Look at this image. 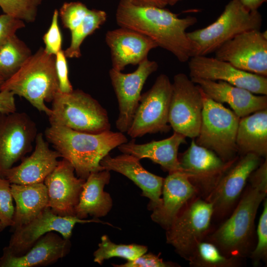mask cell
<instances>
[{
	"mask_svg": "<svg viewBox=\"0 0 267 267\" xmlns=\"http://www.w3.org/2000/svg\"><path fill=\"white\" fill-rule=\"evenodd\" d=\"M105 42L111 53L113 69L123 71L129 65H138L158 47L151 39L134 30L121 27L108 31Z\"/></svg>",
	"mask_w": 267,
	"mask_h": 267,
	"instance_id": "d6986e66",
	"label": "cell"
},
{
	"mask_svg": "<svg viewBox=\"0 0 267 267\" xmlns=\"http://www.w3.org/2000/svg\"><path fill=\"white\" fill-rule=\"evenodd\" d=\"M250 185L230 217L210 236V241L225 255L241 258L250 245L258 209L267 194V179L249 177Z\"/></svg>",
	"mask_w": 267,
	"mask_h": 267,
	"instance_id": "3957f363",
	"label": "cell"
},
{
	"mask_svg": "<svg viewBox=\"0 0 267 267\" xmlns=\"http://www.w3.org/2000/svg\"><path fill=\"white\" fill-rule=\"evenodd\" d=\"M236 162L207 197L206 200L212 204L214 214L224 215L235 204L250 176L260 165V157L248 153Z\"/></svg>",
	"mask_w": 267,
	"mask_h": 267,
	"instance_id": "ac0fdd59",
	"label": "cell"
},
{
	"mask_svg": "<svg viewBox=\"0 0 267 267\" xmlns=\"http://www.w3.org/2000/svg\"><path fill=\"white\" fill-rule=\"evenodd\" d=\"M24 22L6 13L0 15V47L15 35L17 30L25 27Z\"/></svg>",
	"mask_w": 267,
	"mask_h": 267,
	"instance_id": "74e56055",
	"label": "cell"
},
{
	"mask_svg": "<svg viewBox=\"0 0 267 267\" xmlns=\"http://www.w3.org/2000/svg\"><path fill=\"white\" fill-rule=\"evenodd\" d=\"M214 215L212 204L197 199L180 211L166 229V241L187 259L197 244L204 240Z\"/></svg>",
	"mask_w": 267,
	"mask_h": 267,
	"instance_id": "30bf717a",
	"label": "cell"
},
{
	"mask_svg": "<svg viewBox=\"0 0 267 267\" xmlns=\"http://www.w3.org/2000/svg\"><path fill=\"white\" fill-rule=\"evenodd\" d=\"M203 107L196 143L215 152L223 161L236 159V137L240 118L233 111L206 96L202 91Z\"/></svg>",
	"mask_w": 267,
	"mask_h": 267,
	"instance_id": "52a82bcc",
	"label": "cell"
},
{
	"mask_svg": "<svg viewBox=\"0 0 267 267\" xmlns=\"http://www.w3.org/2000/svg\"><path fill=\"white\" fill-rule=\"evenodd\" d=\"M89 222H100L112 226L96 218L85 220L76 216H58L47 207L31 222L15 229L8 245L3 249L19 256L28 251L38 239L49 232H58L64 238L70 239L76 223Z\"/></svg>",
	"mask_w": 267,
	"mask_h": 267,
	"instance_id": "8fae6325",
	"label": "cell"
},
{
	"mask_svg": "<svg viewBox=\"0 0 267 267\" xmlns=\"http://www.w3.org/2000/svg\"><path fill=\"white\" fill-rule=\"evenodd\" d=\"M58 11L55 9L50 26L43 36L45 52L53 55L62 49V37L58 24Z\"/></svg>",
	"mask_w": 267,
	"mask_h": 267,
	"instance_id": "8d00e7d4",
	"label": "cell"
},
{
	"mask_svg": "<svg viewBox=\"0 0 267 267\" xmlns=\"http://www.w3.org/2000/svg\"><path fill=\"white\" fill-rule=\"evenodd\" d=\"M89 10L82 2L72 1L64 2L58 12L64 27L71 31L82 22Z\"/></svg>",
	"mask_w": 267,
	"mask_h": 267,
	"instance_id": "836d02e7",
	"label": "cell"
},
{
	"mask_svg": "<svg viewBox=\"0 0 267 267\" xmlns=\"http://www.w3.org/2000/svg\"><path fill=\"white\" fill-rule=\"evenodd\" d=\"M85 180L76 177L73 166L63 158L44 181L47 188L48 207L58 216H76V207Z\"/></svg>",
	"mask_w": 267,
	"mask_h": 267,
	"instance_id": "e0dca14e",
	"label": "cell"
},
{
	"mask_svg": "<svg viewBox=\"0 0 267 267\" xmlns=\"http://www.w3.org/2000/svg\"><path fill=\"white\" fill-rule=\"evenodd\" d=\"M262 17L258 10L250 11L240 0H231L221 15L208 26L187 33L195 47L194 55L206 56L237 35L253 30H260Z\"/></svg>",
	"mask_w": 267,
	"mask_h": 267,
	"instance_id": "8992f818",
	"label": "cell"
},
{
	"mask_svg": "<svg viewBox=\"0 0 267 267\" xmlns=\"http://www.w3.org/2000/svg\"><path fill=\"white\" fill-rule=\"evenodd\" d=\"M32 55L26 44L14 35L0 47V75L5 80Z\"/></svg>",
	"mask_w": 267,
	"mask_h": 267,
	"instance_id": "f1b7e54d",
	"label": "cell"
},
{
	"mask_svg": "<svg viewBox=\"0 0 267 267\" xmlns=\"http://www.w3.org/2000/svg\"><path fill=\"white\" fill-rule=\"evenodd\" d=\"M264 208L260 217L257 230V244L251 253V258L254 265H258L261 261H265L267 257V201L265 199Z\"/></svg>",
	"mask_w": 267,
	"mask_h": 267,
	"instance_id": "d590c367",
	"label": "cell"
},
{
	"mask_svg": "<svg viewBox=\"0 0 267 267\" xmlns=\"http://www.w3.org/2000/svg\"><path fill=\"white\" fill-rule=\"evenodd\" d=\"M197 191L183 172L169 173L164 180L161 204L152 210V220L166 230Z\"/></svg>",
	"mask_w": 267,
	"mask_h": 267,
	"instance_id": "603a6c76",
	"label": "cell"
},
{
	"mask_svg": "<svg viewBox=\"0 0 267 267\" xmlns=\"http://www.w3.org/2000/svg\"><path fill=\"white\" fill-rule=\"evenodd\" d=\"M134 5L140 6H155L164 8L169 4V0H128Z\"/></svg>",
	"mask_w": 267,
	"mask_h": 267,
	"instance_id": "b9f144b4",
	"label": "cell"
},
{
	"mask_svg": "<svg viewBox=\"0 0 267 267\" xmlns=\"http://www.w3.org/2000/svg\"><path fill=\"white\" fill-rule=\"evenodd\" d=\"M182 134L174 132L169 137L144 144H137L135 138L124 143L118 149L123 153L132 155L138 159L147 158L159 164L169 173L181 171L178 157L179 146L185 142Z\"/></svg>",
	"mask_w": 267,
	"mask_h": 267,
	"instance_id": "d4e9b609",
	"label": "cell"
},
{
	"mask_svg": "<svg viewBox=\"0 0 267 267\" xmlns=\"http://www.w3.org/2000/svg\"><path fill=\"white\" fill-rule=\"evenodd\" d=\"M116 20L119 27L146 36L180 62L188 61L194 55V45L186 32L197 22L194 16L179 18L168 9L137 6L128 0H120Z\"/></svg>",
	"mask_w": 267,
	"mask_h": 267,
	"instance_id": "6da1fadb",
	"label": "cell"
},
{
	"mask_svg": "<svg viewBox=\"0 0 267 267\" xmlns=\"http://www.w3.org/2000/svg\"><path fill=\"white\" fill-rule=\"evenodd\" d=\"M50 231L38 239L25 253L19 256L3 249L0 267H35L53 264L65 257L71 246L70 239Z\"/></svg>",
	"mask_w": 267,
	"mask_h": 267,
	"instance_id": "cb8c5ba5",
	"label": "cell"
},
{
	"mask_svg": "<svg viewBox=\"0 0 267 267\" xmlns=\"http://www.w3.org/2000/svg\"><path fill=\"white\" fill-rule=\"evenodd\" d=\"M237 152L267 155V108L240 119L236 137Z\"/></svg>",
	"mask_w": 267,
	"mask_h": 267,
	"instance_id": "83f0119b",
	"label": "cell"
},
{
	"mask_svg": "<svg viewBox=\"0 0 267 267\" xmlns=\"http://www.w3.org/2000/svg\"><path fill=\"white\" fill-rule=\"evenodd\" d=\"M43 134L38 133L35 139V148L29 157L23 159L17 166L6 171L3 178L11 184H29L44 182L45 178L58 164L61 155L49 147Z\"/></svg>",
	"mask_w": 267,
	"mask_h": 267,
	"instance_id": "ffe728a7",
	"label": "cell"
},
{
	"mask_svg": "<svg viewBox=\"0 0 267 267\" xmlns=\"http://www.w3.org/2000/svg\"><path fill=\"white\" fill-rule=\"evenodd\" d=\"M11 192L15 203L13 217V231L35 219L48 207L47 188L44 182L29 184H11Z\"/></svg>",
	"mask_w": 267,
	"mask_h": 267,
	"instance_id": "4316f807",
	"label": "cell"
},
{
	"mask_svg": "<svg viewBox=\"0 0 267 267\" xmlns=\"http://www.w3.org/2000/svg\"><path fill=\"white\" fill-rule=\"evenodd\" d=\"M106 13L101 10L89 9L82 22L71 31V43L64 50L67 58H79L81 56V45L84 40L102 26L107 20Z\"/></svg>",
	"mask_w": 267,
	"mask_h": 267,
	"instance_id": "4dcf8cb0",
	"label": "cell"
},
{
	"mask_svg": "<svg viewBox=\"0 0 267 267\" xmlns=\"http://www.w3.org/2000/svg\"><path fill=\"white\" fill-rule=\"evenodd\" d=\"M212 100L227 103L240 118L267 108V95H257L249 90L226 82L190 78Z\"/></svg>",
	"mask_w": 267,
	"mask_h": 267,
	"instance_id": "7402d4cb",
	"label": "cell"
},
{
	"mask_svg": "<svg viewBox=\"0 0 267 267\" xmlns=\"http://www.w3.org/2000/svg\"><path fill=\"white\" fill-rule=\"evenodd\" d=\"M172 83L167 75L161 74L152 87L141 94L132 123L127 134L132 138L148 134L167 132Z\"/></svg>",
	"mask_w": 267,
	"mask_h": 267,
	"instance_id": "ba28073f",
	"label": "cell"
},
{
	"mask_svg": "<svg viewBox=\"0 0 267 267\" xmlns=\"http://www.w3.org/2000/svg\"><path fill=\"white\" fill-rule=\"evenodd\" d=\"M43 0H0V7L6 13L27 22H33Z\"/></svg>",
	"mask_w": 267,
	"mask_h": 267,
	"instance_id": "d6a6232c",
	"label": "cell"
},
{
	"mask_svg": "<svg viewBox=\"0 0 267 267\" xmlns=\"http://www.w3.org/2000/svg\"><path fill=\"white\" fill-rule=\"evenodd\" d=\"M203 107L199 87L183 73L175 75L168 116L174 132L186 137L196 138L200 131Z\"/></svg>",
	"mask_w": 267,
	"mask_h": 267,
	"instance_id": "9c48e42d",
	"label": "cell"
},
{
	"mask_svg": "<svg viewBox=\"0 0 267 267\" xmlns=\"http://www.w3.org/2000/svg\"><path fill=\"white\" fill-rule=\"evenodd\" d=\"M147 251V247L144 245L115 244L107 235H104L101 237L98 248L93 253V261L99 265H102L104 260L113 257H120L127 261H132L146 253Z\"/></svg>",
	"mask_w": 267,
	"mask_h": 267,
	"instance_id": "1f68e13d",
	"label": "cell"
},
{
	"mask_svg": "<svg viewBox=\"0 0 267 267\" xmlns=\"http://www.w3.org/2000/svg\"><path fill=\"white\" fill-rule=\"evenodd\" d=\"M180 0H169V4L170 5H174Z\"/></svg>",
	"mask_w": 267,
	"mask_h": 267,
	"instance_id": "ee69618b",
	"label": "cell"
},
{
	"mask_svg": "<svg viewBox=\"0 0 267 267\" xmlns=\"http://www.w3.org/2000/svg\"><path fill=\"white\" fill-rule=\"evenodd\" d=\"M64 50L61 49L55 55L56 73L59 84V90L70 92L73 90L68 77V64Z\"/></svg>",
	"mask_w": 267,
	"mask_h": 267,
	"instance_id": "f35d334b",
	"label": "cell"
},
{
	"mask_svg": "<svg viewBox=\"0 0 267 267\" xmlns=\"http://www.w3.org/2000/svg\"><path fill=\"white\" fill-rule=\"evenodd\" d=\"M14 94L7 90H0V113L8 114L16 111Z\"/></svg>",
	"mask_w": 267,
	"mask_h": 267,
	"instance_id": "60d3db41",
	"label": "cell"
},
{
	"mask_svg": "<svg viewBox=\"0 0 267 267\" xmlns=\"http://www.w3.org/2000/svg\"><path fill=\"white\" fill-rule=\"evenodd\" d=\"M44 136L61 157L71 164L77 176L85 180L91 173L104 170L100 164L101 159L128 141L120 132L91 134L53 125L45 130Z\"/></svg>",
	"mask_w": 267,
	"mask_h": 267,
	"instance_id": "7a4b0ae2",
	"label": "cell"
},
{
	"mask_svg": "<svg viewBox=\"0 0 267 267\" xmlns=\"http://www.w3.org/2000/svg\"><path fill=\"white\" fill-rule=\"evenodd\" d=\"M267 0H240L242 4L250 11L258 10V9Z\"/></svg>",
	"mask_w": 267,
	"mask_h": 267,
	"instance_id": "7bdbcfd3",
	"label": "cell"
},
{
	"mask_svg": "<svg viewBox=\"0 0 267 267\" xmlns=\"http://www.w3.org/2000/svg\"><path fill=\"white\" fill-rule=\"evenodd\" d=\"M0 90H7L25 98L40 112L49 116L51 109L45 102H52L59 90L55 55L40 47L11 77L5 80Z\"/></svg>",
	"mask_w": 267,
	"mask_h": 267,
	"instance_id": "277c9868",
	"label": "cell"
},
{
	"mask_svg": "<svg viewBox=\"0 0 267 267\" xmlns=\"http://www.w3.org/2000/svg\"><path fill=\"white\" fill-rule=\"evenodd\" d=\"M190 78L221 81L245 89L254 94L267 95V78L241 70L216 57L195 55L188 61Z\"/></svg>",
	"mask_w": 267,
	"mask_h": 267,
	"instance_id": "2e32d148",
	"label": "cell"
},
{
	"mask_svg": "<svg viewBox=\"0 0 267 267\" xmlns=\"http://www.w3.org/2000/svg\"><path fill=\"white\" fill-rule=\"evenodd\" d=\"M237 159L225 162L213 151L197 144L195 140L178 158L182 172L197 190L207 196Z\"/></svg>",
	"mask_w": 267,
	"mask_h": 267,
	"instance_id": "9a60e30c",
	"label": "cell"
},
{
	"mask_svg": "<svg viewBox=\"0 0 267 267\" xmlns=\"http://www.w3.org/2000/svg\"><path fill=\"white\" fill-rule=\"evenodd\" d=\"M158 63L148 58L138 65L133 72L125 74L111 68L109 77L118 103L119 113L116 127L119 132L129 129L141 96V90L148 77L156 71Z\"/></svg>",
	"mask_w": 267,
	"mask_h": 267,
	"instance_id": "5bb4252c",
	"label": "cell"
},
{
	"mask_svg": "<svg viewBox=\"0 0 267 267\" xmlns=\"http://www.w3.org/2000/svg\"><path fill=\"white\" fill-rule=\"evenodd\" d=\"M110 171L103 170L91 173L83 185L75 209L76 216L81 219L88 215L98 218L106 216L112 207L110 195L104 191L110 180Z\"/></svg>",
	"mask_w": 267,
	"mask_h": 267,
	"instance_id": "484cf974",
	"label": "cell"
},
{
	"mask_svg": "<svg viewBox=\"0 0 267 267\" xmlns=\"http://www.w3.org/2000/svg\"><path fill=\"white\" fill-rule=\"evenodd\" d=\"M5 80L3 79V78L0 75V87L2 84V83L4 82Z\"/></svg>",
	"mask_w": 267,
	"mask_h": 267,
	"instance_id": "f6af8a7d",
	"label": "cell"
},
{
	"mask_svg": "<svg viewBox=\"0 0 267 267\" xmlns=\"http://www.w3.org/2000/svg\"><path fill=\"white\" fill-rule=\"evenodd\" d=\"M215 52V57L241 70L267 76V31L253 30L242 33Z\"/></svg>",
	"mask_w": 267,
	"mask_h": 267,
	"instance_id": "4fadbf2b",
	"label": "cell"
},
{
	"mask_svg": "<svg viewBox=\"0 0 267 267\" xmlns=\"http://www.w3.org/2000/svg\"><path fill=\"white\" fill-rule=\"evenodd\" d=\"M187 260L194 267H235L240 259L223 254L213 243L203 240L199 242Z\"/></svg>",
	"mask_w": 267,
	"mask_h": 267,
	"instance_id": "f546056e",
	"label": "cell"
},
{
	"mask_svg": "<svg viewBox=\"0 0 267 267\" xmlns=\"http://www.w3.org/2000/svg\"><path fill=\"white\" fill-rule=\"evenodd\" d=\"M1 224L0 222V231H1Z\"/></svg>",
	"mask_w": 267,
	"mask_h": 267,
	"instance_id": "bcb514c9",
	"label": "cell"
},
{
	"mask_svg": "<svg viewBox=\"0 0 267 267\" xmlns=\"http://www.w3.org/2000/svg\"><path fill=\"white\" fill-rule=\"evenodd\" d=\"M175 264L164 261L158 256L152 253L143 254L135 259L127 261L121 265H113L116 267H174Z\"/></svg>",
	"mask_w": 267,
	"mask_h": 267,
	"instance_id": "ab89813d",
	"label": "cell"
},
{
	"mask_svg": "<svg viewBox=\"0 0 267 267\" xmlns=\"http://www.w3.org/2000/svg\"><path fill=\"white\" fill-rule=\"evenodd\" d=\"M37 134L35 123L26 113H0V177L31 151Z\"/></svg>",
	"mask_w": 267,
	"mask_h": 267,
	"instance_id": "7c38bea8",
	"label": "cell"
},
{
	"mask_svg": "<svg viewBox=\"0 0 267 267\" xmlns=\"http://www.w3.org/2000/svg\"><path fill=\"white\" fill-rule=\"evenodd\" d=\"M51 102V113L48 116L50 125L91 134L110 130L106 109L82 90L66 93L58 90Z\"/></svg>",
	"mask_w": 267,
	"mask_h": 267,
	"instance_id": "5b68a950",
	"label": "cell"
},
{
	"mask_svg": "<svg viewBox=\"0 0 267 267\" xmlns=\"http://www.w3.org/2000/svg\"><path fill=\"white\" fill-rule=\"evenodd\" d=\"M139 161L130 154L123 153L113 157L108 154L101 159L100 164L104 170L118 172L132 180L142 190V195L149 199L148 207L152 211L161 204L164 178L147 171Z\"/></svg>",
	"mask_w": 267,
	"mask_h": 267,
	"instance_id": "44dd1931",
	"label": "cell"
},
{
	"mask_svg": "<svg viewBox=\"0 0 267 267\" xmlns=\"http://www.w3.org/2000/svg\"><path fill=\"white\" fill-rule=\"evenodd\" d=\"M11 183L4 178L0 177V222L1 231L13 224L14 206L11 192Z\"/></svg>",
	"mask_w": 267,
	"mask_h": 267,
	"instance_id": "e575fe53",
	"label": "cell"
}]
</instances>
